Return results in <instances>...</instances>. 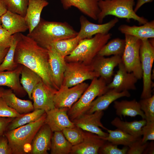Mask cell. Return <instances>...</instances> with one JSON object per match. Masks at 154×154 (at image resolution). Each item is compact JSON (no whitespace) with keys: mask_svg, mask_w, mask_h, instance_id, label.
Segmentation results:
<instances>
[{"mask_svg":"<svg viewBox=\"0 0 154 154\" xmlns=\"http://www.w3.org/2000/svg\"><path fill=\"white\" fill-rule=\"evenodd\" d=\"M16 35L15 62L34 71L46 84L55 88L50 74L48 50L27 35L21 33H17Z\"/></svg>","mask_w":154,"mask_h":154,"instance_id":"cell-1","label":"cell"},{"mask_svg":"<svg viewBox=\"0 0 154 154\" xmlns=\"http://www.w3.org/2000/svg\"><path fill=\"white\" fill-rule=\"evenodd\" d=\"M78 34L66 22L48 21L41 18L38 25L27 35L46 49L55 42L75 37Z\"/></svg>","mask_w":154,"mask_h":154,"instance_id":"cell-2","label":"cell"},{"mask_svg":"<svg viewBox=\"0 0 154 154\" xmlns=\"http://www.w3.org/2000/svg\"><path fill=\"white\" fill-rule=\"evenodd\" d=\"M45 112L38 120L5 131L12 154H29L32 140L37 132L44 123Z\"/></svg>","mask_w":154,"mask_h":154,"instance_id":"cell-3","label":"cell"},{"mask_svg":"<svg viewBox=\"0 0 154 154\" xmlns=\"http://www.w3.org/2000/svg\"><path fill=\"white\" fill-rule=\"evenodd\" d=\"M135 0H101L98 3L100 12L98 16L99 24L102 23L104 19L108 15L117 18L125 19L127 21L133 19L139 25H143L148 21L139 16L134 10Z\"/></svg>","mask_w":154,"mask_h":154,"instance_id":"cell-4","label":"cell"},{"mask_svg":"<svg viewBox=\"0 0 154 154\" xmlns=\"http://www.w3.org/2000/svg\"><path fill=\"white\" fill-rule=\"evenodd\" d=\"M112 35L98 34L89 38L82 40L69 55L65 57L66 62H78L91 64L103 47L111 38Z\"/></svg>","mask_w":154,"mask_h":154,"instance_id":"cell-5","label":"cell"},{"mask_svg":"<svg viewBox=\"0 0 154 154\" xmlns=\"http://www.w3.org/2000/svg\"><path fill=\"white\" fill-rule=\"evenodd\" d=\"M107 83L102 77H95L81 97L68 110L67 114L72 121L86 113L92 102L97 96L105 93L108 90Z\"/></svg>","mask_w":154,"mask_h":154,"instance_id":"cell-6","label":"cell"},{"mask_svg":"<svg viewBox=\"0 0 154 154\" xmlns=\"http://www.w3.org/2000/svg\"><path fill=\"white\" fill-rule=\"evenodd\" d=\"M140 56L142 70L143 89L141 99L152 96L153 84L151 79L152 68L154 60V46L153 40L148 39L141 40Z\"/></svg>","mask_w":154,"mask_h":154,"instance_id":"cell-7","label":"cell"},{"mask_svg":"<svg viewBox=\"0 0 154 154\" xmlns=\"http://www.w3.org/2000/svg\"><path fill=\"white\" fill-rule=\"evenodd\" d=\"M125 45L122 56L126 70L132 72L137 78H142V70L140 56L141 40L133 36L125 35Z\"/></svg>","mask_w":154,"mask_h":154,"instance_id":"cell-8","label":"cell"},{"mask_svg":"<svg viewBox=\"0 0 154 154\" xmlns=\"http://www.w3.org/2000/svg\"><path fill=\"white\" fill-rule=\"evenodd\" d=\"M100 77L94 70L91 65H87L80 62H66L62 85L71 87L85 81L92 80Z\"/></svg>","mask_w":154,"mask_h":154,"instance_id":"cell-9","label":"cell"},{"mask_svg":"<svg viewBox=\"0 0 154 154\" xmlns=\"http://www.w3.org/2000/svg\"><path fill=\"white\" fill-rule=\"evenodd\" d=\"M89 85L84 82L71 87L62 85L57 90L54 97L55 108L66 107L70 109L81 97Z\"/></svg>","mask_w":154,"mask_h":154,"instance_id":"cell-10","label":"cell"},{"mask_svg":"<svg viewBox=\"0 0 154 154\" xmlns=\"http://www.w3.org/2000/svg\"><path fill=\"white\" fill-rule=\"evenodd\" d=\"M56 91L55 88L47 85L43 81L37 84L31 95L34 110L41 109L46 112L55 108L53 99Z\"/></svg>","mask_w":154,"mask_h":154,"instance_id":"cell-11","label":"cell"},{"mask_svg":"<svg viewBox=\"0 0 154 154\" xmlns=\"http://www.w3.org/2000/svg\"><path fill=\"white\" fill-rule=\"evenodd\" d=\"M104 114L103 111H97L92 114L85 113L73 120L75 126L84 131L95 134L98 136L105 137L108 133L103 131L100 128L106 130L101 122Z\"/></svg>","mask_w":154,"mask_h":154,"instance_id":"cell-12","label":"cell"},{"mask_svg":"<svg viewBox=\"0 0 154 154\" xmlns=\"http://www.w3.org/2000/svg\"><path fill=\"white\" fill-rule=\"evenodd\" d=\"M118 66L116 73L111 81L107 84L108 89L118 92L135 90V84L138 79L133 73L126 70L122 61Z\"/></svg>","mask_w":154,"mask_h":154,"instance_id":"cell-13","label":"cell"},{"mask_svg":"<svg viewBox=\"0 0 154 154\" xmlns=\"http://www.w3.org/2000/svg\"><path fill=\"white\" fill-rule=\"evenodd\" d=\"M80 29L77 36L81 40L89 38L98 34H107L118 22V18L115 17L104 24L92 23L83 15L80 18Z\"/></svg>","mask_w":154,"mask_h":154,"instance_id":"cell-14","label":"cell"},{"mask_svg":"<svg viewBox=\"0 0 154 154\" xmlns=\"http://www.w3.org/2000/svg\"><path fill=\"white\" fill-rule=\"evenodd\" d=\"M68 108H54L46 112L44 123L48 125L53 132L62 131L65 128L75 126L67 114Z\"/></svg>","mask_w":154,"mask_h":154,"instance_id":"cell-15","label":"cell"},{"mask_svg":"<svg viewBox=\"0 0 154 154\" xmlns=\"http://www.w3.org/2000/svg\"><path fill=\"white\" fill-rule=\"evenodd\" d=\"M122 62V57L120 56H112L106 58L97 55L91 64L94 71L108 83L112 80L114 68Z\"/></svg>","mask_w":154,"mask_h":154,"instance_id":"cell-16","label":"cell"},{"mask_svg":"<svg viewBox=\"0 0 154 154\" xmlns=\"http://www.w3.org/2000/svg\"><path fill=\"white\" fill-rule=\"evenodd\" d=\"M49 62L51 75L55 88L58 90L62 85L66 69L65 58L53 48L48 47Z\"/></svg>","mask_w":154,"mask_h":154,"instance_id":"cell-17","label":"cell"},{"mask_svg":"<svg viewBox=\"0 0 154 154\" xmlns=\"http://www.w3.org/2000/svg\"><path fill=\"white\" fill-rule=\"evenodd\" d=\"M85 131L83 141L78 145L73 146L70 154H98L99 149L106 141L95 134Z\"/></svg>","mask_w":154,"mask_h":154,"instance_id":"cell-18","label":"cell"},{"mask_svg":"<svg viewBox=\"0 0 154 154\" xmlns=\"http://www.w3.org/2000/svg\"><path fill=\"white\" fill-rule=\"evenodd\" d=\"M52 132L49 126L45 123L35 135L31 143L29 154H48L50 149Z\"/></svg>","mask_w":154,"mask_h":154,"instance_id":"cell-19","label":"cell"},{"mask_svg":"<svg viewBox=\"0 0 154 154\" xmlns=\"http://www.w3.org/2000/svg\"><path fill=\"white\" fill-rule=\"evenodd\" d=\"M22 66L19 64L16 68L12 70L0 72V86L10 88L17 96L21 97L27 94L20 83V76Z\"/></svg>","mask_w":154,"mask_h":154,"instance_id":"cell-20","label":"cell"},{"mask_svg":"<svg viewBox=\"0 0 154 154\" xmlns=\"http://www.w3.org/2000/svg\"><path fill=\"white\" fill-rule=\"evenodd\" d=\"M100 0H60V1L64 9L67 10L72 7H75L85 15L97 20L100 12L98 3Z\"/></svg>","mask_w":154,"mask_h":154,"instance_id":"cell-21","label":"cell"},{"mask_svg":"<svg viewBox=\"0 0 154 154\" xmlns=\"http://www.w3.org/2000/svg\"><path fill=\"white\" fill-rule=\"evenodd\" d=\"M130 96L128 91L118 92L113 89L108 90L104 94L98 96L92 102L86 113L92 114L96 111H103L117 99L122 97H129Z\"/></svg>","mask_w":154,"mask_h":154,"instance_id":"cell-22","label":"cell"},{"mask_svg":"<svg viewBox=\"0 0 154 154\" xmlns=\"http://www.w3.org/2000/svg\"><path fill=\"white\" fill-rule=\"evenodd\" d=\"M1 18V27L12 35L28 29L25 17L19 14L7 10Z\"/></svg>","mask_w":154,"mask_h":154,"instance_id":"cell-23","label":"cell"},{"mask_svg":"<svg viewBox=\"0 0 154 154\" xmlns=\"http://www.w3.org/2000/svg\"><path fill=\"white\" fill-rule=\"evenodd\" d=\"M49 4L43 0H28V4L25 16L28 27L29 33H31L38 25L40 19V15L43 8Z\"/></svg>","mask_w":154,"mask_h":154,"instance_id":"cell-24","label":"cell"},{"mask_svg":"<svg viewBox=\"0 0 154 154\" xmlns=\"http://www.w3.org/2000/svg\"><path fill=\"white\" fill-rule=\"evenodd\" d=\"M118 29L124 35L133 36L141 40L154 38V21H148L140 26L123 24L119 27Z\"/></svg>","mask_w":154,"mask_h":154,"instance_id":"cell-25","label":"cell"},{"mask_svg":"<svg viewBox=\"0 0 154 154\" xmlns=\"http://www.w3.org/2000/svg\"><path fill=\"white\" fill-rule=\"evenodd\" d=\"M1 97L9 106L20 114L29 113L34 110L31 101L20 99L11 89H4Z\"/></svg>","mask_w":154,"mask_h":154,"instance_id":"cell-26","label":"cell"},{"mask_svg":"<svg viewBox=\"0 0 154 154\" xmlns=\"http://www.w3.org/2000/svg\"><path fill=\"white\" fill-rule=\"evenodd\" d=\"M114 107L116 114L121 118L122 116L135 117L139 115L143 119H145V114L140 108L139 102L135 99L131 101L116 100L114 102Z\"/></svg>","mask_w":154,"mask_h":154,"instance_id":"cell-27","label":"cell"},{"mask_svg":"<svg viewBox=\"0 0 154 154\" xmlns=\"http://www.w3.org/2000/svg\"><path fill=\"white\" fill-rule=\"evenodd\" d=\"M147 122L145 119L131 122L124 121L116 117L111 122L113 126L135 137L140 138L142 135V127Z\"/></svg>","mask_w":154,"mask_h":154,"instance_id":"cell-28","label":"cell"},{"mask_svg":"<svg viewBox=\"0 0 154 154\" xmlns=\"http://www.w3.org/2000/svg\"><path fill=\"white\" fill-rule=\"evenodd\" d=\"M22 65L20 83L29 98L31 99L33 90L36 86L42 80L37 73L28 67Z\"/></svg>","mask_w":154,"mask_h":154,"instance_id":"cell-29","label":"cell"},{"mask_svg":"<svg viewBox=\"0 0 154 154\" xmlns=\"http://www.w3.org/2000/svg\"><path fill=\"white\" fill-rule=\"evenodd\" d=\"M72 146L65 138L62 131L54 132L51 139V154L70 153Z\"/></svg>","mask_w":154,"mask_h":154,"instance_id":"cell-30","label":"cell"},{"mask_svg":"<svg viewBox=\"0 0 154 154\" xmlns=\"http://www.w3.org/2000/svg\"><path fill=\"white\" fill-rule=\"evenodd\" d=\"M106 130L108 133V136L105 137H101L117 145H121L128 146L133 142L140 138L135 137L118 128L114 130L107 129Z\"/></svg>","mask_w":154,"mask_h":154,"instance_id":"cell-31","label":"cell"},{"mask_svg":"<svg viewBox=\"0 0 154 154\" xmlns=\"http://www.w3.org/2000/svg\"><path fill=\"white\" fill-rule=\"evenodd\" d=\"M125 45V39L119 38L113 39L107 42L97 55L104 56L110 55L119 56L122 57Z\"/></svg>","mask_w":154,"mask_h":154,"instance_id":"cell-32","label":"cell"},{"mask_svg":"<svg viewBox=\"0 0 154 154\" xmlns=\"http://www.w3.org/2000/svg\"><path fill=\"white\" fill-rule=\"evenodd\" d=\"M45 112L42 110L36 109L32 112L22 114L21 116L13 119L8 126L6 131L13 130L36 121L39 119Z\"/></svg>","mask_w":154,"mask_h":154,"instance_id":"cell-33","label":"cell"},{"mask_svg":"<svg viewBox=\"0 0 154 154\" xmlns=\"http://www.w3.org/2000/svg\"><path fill=\"white\" fill-rule=\"evenodd\" d=\"M81 40L76 36L74 38L55 42L49 47L53 48L60 55L65 58L72 53Z\"/></svg>","mask_w":154,"mask_h":154,"instance_id":"cell-34","label":"cell"},{"mask_svg":"<svg viewBox=\"0 0 154 154\" xmlns=\"http://www.w3.org/2000/svg\"><path fill=\"white\" fill-rule=\"evenodd\" d=\"M13 35L14 38L12 44L10 46L3 62L0 65V72L14 70L19 65L15 62L14 60L17 39L16 33Z\"/></svg>","mask_w":154,"mask_h":154,"instance_id":"cell-35","label":"cell"},{"mask_svg":"<svg viewBox=\"0 0 154 154\" xmlns=\"http://www.w3.org/2000/svg\"><path fill=\"white\" fill-rule=\"evenodd\" d=\"M62 131L65 138L72 146L82 142L84 137L85 131L76 126L65 128Z\"/></svg>","mask_w":154,"mask_h":154,"instance_id":"cell-36","label":"cell"},{"mask_svg":"<svg viewBox=\"0 0 154 154\" xmlns=\"http://www.w3.org/2000/svg\"><path fill=\"white\" fill-rule=\"evenodd\" d=\"M7 10L25 17L28 4V0H1Z\"/></svg>","mask_w":154,"mask_h":154,"instance_id":"cell-37","label":"cell"},{"mask_svg":"<svg viewBox=\"0 0 154 154\" xmlns=\"http://www.w3.org/2000/svg\"><path fill=\"white\" fill-rule=\"evenodd\" d=\"M139 102L141 110L143 112L146 121H154V95L141 99Z\"/></svg>","mask_w":154,"mask_h":154,"instance_id":"cell-38","label":"cell"},{"mask_svg":"<svg viewBox=\"0 0 154 154\" xmlns=\"http://www.w3.org/2000/svg\"><path fill=\"white\" fill-rule=\"evenodd\" d=\"M128 146H125L122 149L117 147V145L106 141L100 149L98 153L102 154H125L128 149Z\"/></svg>","mask_w":154,"mask_h":154,"instance_id":"cell-39","label":"cell"},{"mask_svg":"<svg viewBox=\"0 0 154 154\" xmlns=\"http://www.w3.org/2000/svg\"><path fill=\"white\" fill-rule=\"evenodd\" d=\"M21 114L9 106L2 98L0 97V117L15 118Z\"/></svg>","mask_w":154,"mask_h":154,"instance_id":"cell-40","label":"cell"},{"mask_svg":"<svg viewBox=\"0 0 154 154\" xmlns=\"http://www.w3.org/2000/svg\"><path fill=\"white\" fill-rule=\"evenodd\" d=\"M142 138H140L132 143L128 147V149L127 153V154H141L147 148L149 143L147 142L143 143Z\"/></svg>","mask_w":154,"mask_h":154,"instance_id":"cell-41","label":"cell"},{"mask_svg":"<svg viewBox=\"0 0 154 154\" xmlns=\"http://www.w3.org/2000/svg\"><path fill=\"white\" fill-rule=\"evenodd\" d=\"M143 137L142 142L145 143L149 140H154V121H147L142 129Z\"/></svg>","mask_w":154,"mask_h":154,"instance_id":"cell-42","label":"cell"},{"mask_svg":"<svg viewBox=\"0 0 154 154\" xmlns=\"http://www.w3.org/2000/svg\"><path fill=\"white\" fill-rule=\"evenodd\" d=\"M13 35L0 27V47H9L13 42Z\"/></svg>","mask_w":154,"mask_h":154,"instance_id":"cell-43","label":"cell"},{"mask_svg":"<svg viewBox=\"0 0 154 154\" xmlns=\"http://www.w3.org/2000/svg\"><path fill=\"white\" fill-rule=\"evenodd\" d=\"M0 154H12L8 139L4 134L0 136Z\"/></svg>","mask_w":154,"mask_h":154,"instance_id":"cell-44","label":"cell"},{"mask_svg":"<svg viewBox=\"0 0 154 154\" xmlns=\"http://www.w3.org/2000/svg\"><path fill=\"white\" fill-rule=\"evenodd\" d=\"M14 118L0 117V136L4 134L8 126Z\"/></svg>","mask_w":154,"mask_h":154,"instance_id":"cell-45","label":"cell"},{"mask_svg":"<svg viewBox=\"0 0 154 154\" xmlns=\"http://www.w3.org/2000/svg\"><path fill=\"white\" fill-rule=\"evenodd\" d=\"M153 0H137L134 9L135 12L136 13L140 8L145 4L152 2Z\"/></svg>","mask_w":154,"mask_h":154,"instance_id":"cell-46","label":"cell"},{"mask_svg":"<svg viewBox=\"0 0 154 154\" xmlns=\"http://www.w3.org/2000/svg\"><path fill=\"white\" fill-rule=\"evenodd\" d=\"M9 47H0V65L3 62Z\"/></svg>","mask_w":154,"mask_h":154,"instance_id":"cell-47","label":"cell"},{"mask_svg":"<svg viewBox=\"0 0 154 154\" xmlns=\"http://www.w3.org/2000/svg\"><path fill=\"white\" fill-rule=\"evenodd\" d=\"M154 147L153 142L152 141L150 143H149L147 148L143 152V154H154Z\"/></svg>","mask_w":154,"mask_h":154,"instance_id":"cell-48","label":"cell"},{"mask_svg":"<svg viewBox=\"0 0 154 154\" xmlns=\"http://www.w3.org/2000/svg\"><path fill=\"white\" fill-rule=\"evenodd\" d=\"M7 11V9L3 2L0 0V17Z\"/></svg>","mask_w":154,"mask_h":154,"instance_id":"cell-49","label":"cell"},{"mask_svg":"<svg viewBox=\"0 0 154 154\" xmlns=\"http://www.w3.org/2000/svg\"><path fill=\"white\" fill-rule=\"evenodd\" d=\"M4 88L2 87H0V97H1V95Z\"/></svg>","mask_w":154,"mask_h":154,"instance_id":"cell-50","label":"cell"},{"mask_svg":"<svg viewBox=\"0 0 154 154\" xmlns=\"http://www.w3.org/2000/svg\"><path fill=\"white\" fill-rule=\"evenodd\" d=\"M1 17H0V27L1 26Z\"/></svg>","mask_w":154,"mask_h":154,"instance_id":"cell-51","label":"cell"},{"mask_svg":"<svg viewBox=\"0 0 154 154\" xmlns=\"http://www.w3.org/2000/svg\"><path fill=\"white\" fill-rule=\"evenodd\" d=\"M45 0V1H47L48 0Z\"/></svg>","mask_w":154,"mask_h":154,"instance_id":"cell-52","label":"cell"}]
</instances>
